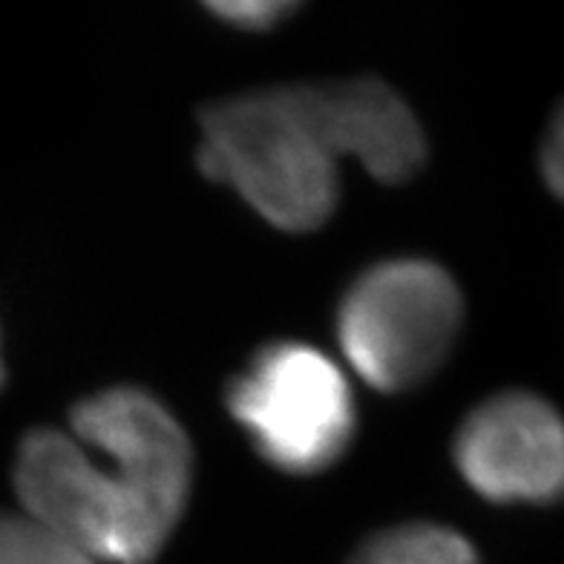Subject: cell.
<instances>
[{"instance_id":"obj_1","label":"cell","mask_w":564,"mask_h":564,"mask_svg":"<svg viewBox=\"0 0 564 564\" xmlns=\"http://www.w3.org/2000/svg\"><path fill=\"white\" fill-rule=\"evenodd\" d=\"M199 167L282 230H314L337 205L335 156L289 87L216 101L202 116Z\"/></svg>"},{"instance_id":"obj_2","label":"cell","mask_w":564,"mask_h":564,"mask_svg":"<svg viewBox=\"0 0 564 564\" xmlns=\"http://www.w3.org/2000/svg\"><path fill=\"white\" fill-rule=\"evenodd\" d=\"M460 291L430 260H389L355 280L337 312L351 369L380 392H406L446 360L460 332Z\"/></svg>"},{"instance_id":"obj_3","label":"cell","mask_w":564,"mask_h":564,"mask_svg":"<svg viewBox=\"0 0 564 564\" xmlns=\"http://www.w3.org/2000/svg\"><path fill=\"white\" fill-rule=\"evenodd\" d=\"M230 417L257 453L291 476L332 467L355 435V398L343 371L308 343H271L228 389Z\"/></svg>"},{"instance_id":"obj_4","label":"cell","mask_w":564,"mask_h":564,"mask_svg":"<svg viewBox=\"0 0 564 564\" xmlns=\"http://www.w3.org/2000/svg\"><path fill=\"white\" fill-rule=\"evenodd\" d=\"M15 490L30 519L73 539L98 562L148 564L171 535L116 469L67 432L37 430L23 438Z\"/></svg>"},{"instance_id":"obj_5","label":"cell","mask_w":564,"mask_h":564,"mask_svg":"<svg viewBox=\"0 0 564 564\" xmlns=\"http://www.w3.org/2000/svg\"><path fill=\"white\" fill-rule=\"evenodd\" d=\"M464 481L496 505L564 498V417L533 392H501L473 409L455 438Z\"/></svg>"},{"instance_id":"obj_6","label":"cell","mask_w":564,"mask_h":564,"mask_svg":"<svg viewBox=\"0 0 564 564\" xmlns=\"http://www.w3.org/2000/svg\"><path fill=\"white\" fill-rule=\"evenodd\" d=\"M73 430L173 533L191 490V444L176 417L141 389H107L75 406Z\"/></svg>"},{"instance_id":"obj_7","label":"cell","mask_w":564,"mask_h":564,"mask_svg":"<svg viewBox=\"0 0 564 564\" xmlns=\"http://www.w3.org/2000/svg\"><path fill=\"white\" fill-rule=\"evenodd\" d=\"M303 119L332 156H355L387 185L406 182L426 159L421 124L378 78L289 87Z\"/></svg>"},{"instance_id":"obj_8","label":"cell","mask_w":564,"mask_h":564,"mask_svg":"<svg viewBox=\"0 0 564 564\" xmlns=\"http://www.w3.org/2000/svg\"><path fill=\"white\" fill-rule=\"evenodd\" d=\"M349 564H478L476 547L438 524H403L357 550Z\"/></svg>"},{"instance_id":"obj_9","label":"cell","mask_w":564,"mask_h":564,"mask_svg":"<svg viewBox=\"0 0 564 564\" xmlns=\"http://www.w3.org/2000/svg\"><path fill=\"white\" fill-rule=\"evenodd\" d=\"M0 564H101L41 521L0 512Z\"/></svg>"},{"instance_id":"obj_10","label":"cell","mask_w":564,"mask_h":564,"mask_svg":"<svg viewBox=\"0 0 564 564\" xmlns=\"http://www.w3.org/2000/svg\"><path fill=\"white\" fill-rule=\"evenodd\" d=\"M297 3H274V0H257V3H214V15L223 18L239 30H268L276 26L285 15H291Z\"/></svg>"},{"instance_id":"obj_11","label":"cell","mask_w":564,"mask_h":564,"mask_svg":"<svg viewBox=\"0 0 564 564\" xmlns=\"http://www.w3.org/2000/svg\"><path fill=\"white\" fill-rule=\"evenodd\" d=\"M542 176L547 187L564 202V105L553 112L542 141Z\"/></svg>"},{"instance_id":"obj_12","label":"cell","mask_w":564,"mask_h":564,"mask_svg":"<svg viewBox=\"0 0 564 564\" xmlns=\"http://www.w3.org/2000/svg\"><path fill=\"white\" fill-rule=\"evenodd\" d=\"M0 380H3V364H0Z\"/></svg>"}]
</instances>
